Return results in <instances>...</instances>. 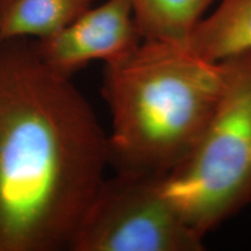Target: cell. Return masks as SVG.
Here are the masks:
<instances>
[{"mask_svg": "<svg viewBox=\"0 0 251 251\" xmlns=\"http://www.w3.org/2000/svg\"><path fill=\"white\" fill-rule=\"evenodd\" d=\"M164 176L117 171L105 178L69 250H203V237L166 194Z\"/></svg>", "mask_w": 251, "mask_h": 251, "instance_id": "cell-4", "label": "cell"}, {"mask_svg": "<svg viewBox=\"0 0 251 251\" xmlns=\"http://www.w3.org/2000/svg\"><path fill=\"white\" fill-rule=\"evenodd\" d=\"M99 1L101 0H15L0 25V45L46 39Z\"/></svg>", "mask_w": 251, "mask_h": 251, "instance_id": "cell-7", "label": "cell"}, {"mask_svg": "<svg viewBox=\"0 0 251 251\" xmlns=\"http://www.w3.org/2000/svg\"><path fill=\"white\" fill-rule=\"evenodd\" d=\"M14 1L15 0H0V25H1L2 19L5 18L6 13Z\"/></svg>", "mask_w": 251, "mask_h": 251, "instance_id": "cell-9", "label": "cell"}, {"mask_svg": "<svg viewBox=\"0 0 251 251\" xmlns=\"http://www.w3.org/2000/svg\"><path fill=\"white\" fill-rule=\"evenodd\" d=\"M143 40L185 47L207 11L218 0H130Z\"/></svg>", "mask_w": 251, "mask_h": 251, "instance_id": "cell-8", "label": "cell"}, {"mask_svg": "<svg viewBox=\"0 0 251 251\" xmlns=\"http://www.w3.org/2000/svg\"><path fill=\"white\" fill-rule=\"evenodd\" d=\"M108 136L33 40L0 45V251L69 250L105 179Z\"/></svg>", "mask_w": 251, "mask_h": 251, "instance_id": "cell-1", "label": "cell"}, {"mask_svg": "<svg viewBox=\"0 0 251 251\" xmlns=\"http://www.w3.org/2000/svg\"><path fill=\"white\" fill-rule=\"evenodd\" d=\"M142 40L130 0H102L57 33L33 41L51 70L71 78L89 63L112 61Z\"/></svg>", "mask_w": 251, "mask_h": 251, "instance_id": "cell-5", "label": "cell"}, {"mask_svg": "<svg viewBox=\"0 0 251 251\" xmlns=\"http://www.w3.org/2000/svg\"><path fill=\"white\" fill-rule=\"evenodd\" d=\"M222 89L221 62L172 43L142 40L106 62L109 164L117 171L169 174L192 150Z\"/></svg>", "mask_w": 251, "mask_h": 251, "instance_id": "cell-2", "label": "cell"}, {"mask_svg": "<svg viewBox=\"0 0 251 251\" xmlns=\"http://www.w3.org/2000/svg\"><path fill=\"white\" fill-rule=\"evenodd\" d=\"M186 48L198 57L221 62L251 50V0H220L198 23Z\"/></svg>", "mask_w": 251, "mask_h": 251, "instance_id": "cell-6", "label": "cell"}, {"mask_svg": "<svg viewBox=\"0 0 251 251\" xmlns=\"http://www.w3.org/2000/svg\"><path fill=\"white\" fill-rule=\"evenodd\" d=\"M224 89L205 129L163 185L205 237L251 201V50L221 61Z\"/></svg>", "mask_w": 251, "mask_h": 251, "instance_id": "cell-3", "label": "cell"}]
</instances>
